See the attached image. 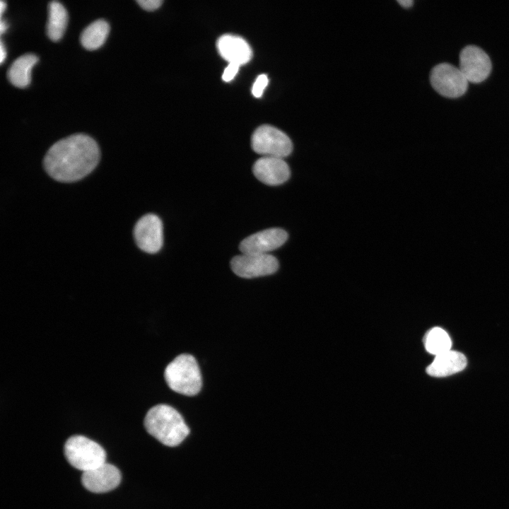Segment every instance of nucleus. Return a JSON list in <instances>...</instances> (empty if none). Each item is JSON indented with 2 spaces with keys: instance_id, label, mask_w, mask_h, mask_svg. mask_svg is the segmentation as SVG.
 <instances>
[{
  "instance_id": "obj_11",
  "label": "nucleus",
  "mask_w": 509,
  "mask_h": 509,
  "mask_svg": "<svg viewBox=\"0 0 509 509\" xmlns=\"http://www.w3.org/2000/svg\"><path fill=\"white\" fill-rule=\"evenodd\" d=\"M121 473L115 466L104 464L83 472L81 483L93 493H105L115 488L121 481Z\"/></svg>"
},
{
  "instance_id": "obj_12",
  "label": "nucleus",
  "mask_w": 509,
  "mask_h": 509,
  "mask_svg": "<svg viewBox=\"0 0 509 509\" xmlns=\"http://www.w3.org/2000/svg\"><path fill=\"white\" fill-rule=\"evenodd\" d=\"M252 171L259 181L268 185L283 184L291 175L286 162L276 157L262 156L255 163Z\"/></svg>"
},
{
  "instance_id": "obj_15",
  "label": "nucleus",
  "mask_w": 509,
  "mask_h": 509,
  "mask_svg": "<svg viewBox=\"0 0 509 509\" xmlns=\"http://www.w3.org/2000/svg\"><path fill=\"white\" fill-rule=\"evenodd\" d=\"M38 57L33 54H25L17 58L9 67L7 76L9 81L18 88H25L30 82L32 67Z\"/></svg>"
},
{
  "instance_id": "obj_1",
  "label": "nucleus",
  "mask_w": 509,
  "mask_h": 509,
  "mask_svg": "<svg viewBox=\"0 0 509 509\" xmlns=\"http://www.w3.org/2000/svg\"><path fill=\"white\" fill-rule=\"evenodd\" d=\"M100 152L96 141L83 134H76L54 143L43 160L47 173L54 180L78 181L97 166Z\"/></svg>"
},
{
  "instance_id": "obj_6",
  "label": "nucleus",
  "mask_w": 509,
  "mask_h": 509,
  "mask_svg": "<svg viewBox=\"0 0 509 509\" xmlns=\"http://www.w3.org/2000/svg\"><path fill=\"white\" fill-rule=\"evenodd\" d=\"M430 80L433 88L447 98L462 96L468 86V81L460 68L447 63L434 66L431 72Z\"/></svg>"
},
{
  "instance_id": "obj_14",
  "label": "nucleus",
  "mask_w": 509,
  "mask_h": 509,
  "mask_svg": "<svg viewBox=\"0 0 509 509\" xmlns=\"http://www.w3.org/2000/svg\"><path fill=\"white\" fill-rule=\"evenodd\" d=\"M466 365L467 358L463 353L450 350L435 356L426 368V373L433 377L443 378L462 371Z\"/></svg>"
},
{
  "instance_id": "obj_22",
  "label": "nucleus",
  "mask_w": 509,
  "mask_h": 509,
  "mask_svg": "<svg viewBox=\"0 0 509 509\" xmlns=\"http://www.w3.org/2000/svg\"><path fill=\"white\" fill-rule=\"evenodd\" d=\"M0 52H1V55H0V62H1V64H2L3 62H4V59H5V56H6V51H5V49H4V45H3L2 41H1V44H0Z\"/></svg>"
},
{
  "instance_id": "obj_3",
  "label": "nucleus",
  "mask_w": 509,
  "mask_h": 509,
  "mask_svg": "<svg viewBox=\"0 0 509 509\" xmlns=\"http://www.w3.org/2000/svg\"><path fill=\"white\" fill-rule=\"evenodd\" d=\"M164 378L174 392L186 396L197 394L202 386V378L195 358L188 353L175 357L165 368Z\"/></svg>"
},
{
  "instance_id": "obj_20",
  "label": "nucleus",
  "mask_w": 509,
  "mask_h": 509,
  "mask_svg": "<svg viewBox=\"0 0 509 509\" xmlns=\"http://www.w3.org/2000/svg\"><path fill=\"white\" fill-rule=\"evenodd\" d=\"M240 65L235 63H229L228 65L224 69L222 75L223 81L228 82L233 79L235 76L237 74Z\"/></svg>"
},
{
  "instance_id": "obj_17",
  "label": "nucleus",
  "mask_w": 509,
  "mask_h": 509,
  "mask_svg": "<svg viewBox=\"0 0 509 509\" xmlns=\"http://www.w3.org/2000/svg\"><path fill=\"white\" fill-rule=\"evenodd\" d=\"M109 31L108 23L103 19H98L83 30L81 35V42L86 49H97L105 42Z\"/></svg>"
},
{
  "instance_id": "obj_10",
  "label": "nucleus",
  "mask_w": 509,
  "mask_h": 509,
  "mask_svg": "<svg viewBox=\"0 0 509 509\" xmlns=\"http://www.w3.org/2000/svg\"><path fill=\"white\" fill-rule=\"evenodd\" d=\"M287 238L288 234L284 230L269 228L245 238L239 249L242 254H267L283 245Z\"/></svg>"
},
{
  "instance_id": "obj_4",
  "label": "nucleus",
  "mask_w": 509,
  "mask_h": 509,
  "mask_svg": "<svg viewBox=\"0 0 509 509\" xmlns=\"http://www.w3.org/2000/svg\"><path fill=\"white\" fill-rule=\"evenodd\" d=\"M68 462L83 472L106 462V452L101 445L83 435L71 436L64 447Z\"/></svg>"
},
{
  "instance_id": "obj_18",
  "label": "nucleus",
  "mask_w": 509,
  "mask_h": 509,
  "mask_svg": "<svg viewBox=\"0 0 509 509\" xmlns=\"http://www.w3.org/2000/svg\"><path fill=\"white\" fill-rule=\"evenodd\" d=\"M423 341L426 351L435 356L451 350V339L447 332L440 327L428 330Z\"/></svg>"
},
{
  "instance_id": "obj_25",
  "label": "nucleus",
  "mask_w": 509,
  "mask_h": 509,
  "mask_svg": "<svg viewBox=\"0 0 509 509\" xmlns=\"http://www.w3.org/2000/svg\"><path fill=\"white\" fill-rule=\"evenodd\" d=\"M0 8H1V9H0L1 16L4 9L6 8V4L3 1H1V2H0Z\"/></svg>"
},
{
  "instance_id": "obj_19",
  "label": "nucleus",
  "mask_w": 509,
  "mask_h": 509,
  "mask_svg": "<svg viewBox=\"0 0 509 509\" xmlns=\"http://www.w3.org/2000/svg\"><path fill=\"white\" fill-rule=\"evenodd\" d=\"M268 78L266 74L258 76L252 88V93L255 97L259 98L262 95L264 90L268 84Z\"/></svg>"
},
{
  "instance_id": "obj_16",
  "label": "nucleus",
  "mask_w": 509,
  "mask_h": 509,
  "mask_svg": "<svg viewBox=\"0 0 509 509\" xmlns=\"http://www.w3.org/2000/svg\"><path fill=\"white\" fill-rule=\"evenodd\" d=\"M49 16L47 24V34L54 42L59 41L63 36L66 28L68 15L64 6L57 1L49 4Z\"/></svg>"
},
{
  "instance_id": "obj_24",
  "label": "nucleus",
  "mask_w": 509,
  "mask_h": 509,
  "mask_svg": "<svg viewBox=\"0 0 509 509\" xmlns=\"http://www.w3.org/2000/svg\"><path fill=\"white\" fill-rule=\"evenodd\" d=\"M0 24H1V25H0L1 33L3 34V33L6 30V29L7 27H6V23L2 21V19L1 20V23H0Z\"/></svg>"
},
{
  "instance_id": "obj_5",
  "label": "nucleus",
  "mask_w": 509,
  "mask_h": 509,
  "mask_svg": "<svg viewBox=\"0 0 509 509\" xmlns=\"http://www.w3.org/2000/svg\"><path fill=\"white\" fill-rule=\"evenodd\" d=\"M251 145L256 153L268 157L283 158L291 154L293 150L290 138L270 125H262L254 131Z\"/></svg>"
},
{
  "instance_id": "obj_7",
  "label": "nucleus",
  "mask_w": 509,
  "mask_h": 509,
  "mask_svg": "<svg viewBox=\"0 0 509 509\" xmlns=\"http://www.w3.org/2000/svg\"><path fill=\"white\" fill-rule=\"evenodd\" d=\"M230 267L238 276L252 279L274 274L279 268V262L269 254L242 253L232 259Z\"/></svg>"
},
{
  "instance_id": "obj_9",
  "label": "nucleus",
  "mask_w": 509,
  "mask_h": 509,
  "mask_svg": "<svg viewBox=\"0 0 509 509\" xmlns=\"http://www.w3.org/2000/svg\"><path fill=\"white\" fill-rule=\"evenodd\" d=\"M460 69L468 82L480 83L490 74L491 62L483 49L468 45L460 54Z\"/></svg>"
},
{
  "instance_id": "obj_2",
  "label": "nucleus",
  "mask_w": 509,
  "mask_h": 509,
  "mask_svg": "<svg viewBox=\"0 0 509 509\" xmlns=\"http://www.w3.org/2000/svg\"><path fill=\"white\" fill-rule=\"evenodd\" d=\"M147 432L161 443L176 446L189 433L180 414L173 407L160 404L151 407L144 419Z\"/></svg>"
},
{
  "instance_id": "obj_23",
  "label": "nucleus",
  "mask_w": 509,
  "mask_h": 509,
  "mask_svg": "<svg viewBox=\"0 0 509 509\" xmlns=\"http://www.w3.org/2000/svg\"><path fill=\"white\" fill-rule=\"evenodd\" d=\"M398 3L401 6L407 8V7L411 6L413 4V1H411V0H399V1H398Z\"/></svg>"
},
{
  "instance_id": "obj_13",
  "label": "nucleus",
  "mask_w": 509,
  "mask_h": 509,
  "mask_svg": "<svg viewBox=\"0 0 509 509\" xmlns=\"http://www.w3.org/2000/svg\"><path fill=\"white\" fill-rule=\"evenodd\" d=\"M216 47L225 60L240 66L247 63L252 56L250 45L239 36L223 35L217 40Z\"/></svg>"
},
{
  "instance_id": "obj_8",
  "label": "nucleus",
  "mask_w": 509,
  "mask_h": 509,
  "mask_svg": "<svg viewBox=\"0 0 509 509\" xmlns=\"http://www.w3.org/2000/svg\"><path fill=\"white\" fill-rule=\"evenodd\" d=\"M134 236L137 246L141 250L150 254L158 252L163 243L161 220L153 213L143 216L134 226Z\"/></svg>"
},
{
  "instance_id": "obj_21",
  "label": "nucleus",
  "mask_w": 509,
  "mask_h": 509,
  "mask_svg": "<svg viewBox=\"0 0 509 509\" xmlns=\"http://www.w3.org/2000/svg\"><path fill=\"white\" fill-rule=\"evenodd\" d=\"M136 2L139 6L146 11H153L157 9L163 3L161 0H137Z\"/></svg>"
}]
</instances>
